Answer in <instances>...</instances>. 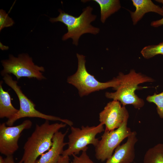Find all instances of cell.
<instances>
[{
    "label": "cell",
    "instance_id": "cell-5",
    "mask_svg": "<svg viewBox=\"0 0 163 163\" xmlns=\"http://www.w3.org/2000/svg\"><path fill=\"white\" fill-rule=\"evenodd\" d=\"M3 79L5 83L15 92L18 98L20 104V109L18 111L13 117L8 119L5 123L7 126H12L17 120L26 117H37L46 120L59 121L66 124L70 127L73 125V122L69 120L46 115L37 110L35 108V104L24 94L21 87L18 85V82L13 80L9 74H6L3 76Z\"/></svg>",
    "mask_w": 163,
    "mask_h": 163
},
{
    "label": "cell",
    "instance_id": "cell-21",
    "mask_svg": "<svg viewBox=\"0 0 163 163\" xmlns=\"http://www.w3.org/2000/svg\"><path fill=\"white\" fill-rule=\"evenodd\" d=\"M163 8V6L162 7ZM163 25V17L161 19L152 21L151 25L155 27H158Z\"/></svg>",
    "mask_w": 163,
    "mask_h": 163
},
{
    "label": "cell",
    "instance_id": "cell-15",
    "mask_svg": "<svg viewBox=\"0 0 163 163\" xmlns=\"http://www.w3.org/2000/svg\"><path fill=\"white\" fill-rule=\"evenodd\" d=\"M99 5L101 9L100 20L103 23L111 15L117 11L121 8L119 0H94Z\"/></svg>",
    "mask_w": 163,
    "mask_h": 163
},
{
    "label": "cell",
    "instance_id": "cell-14",
    "mask_svg": "<svg viewBox=\"0 0 163 163\" xmlns=\"http://www.w3.org/2000/svg\"><path fill=\"white\" fill-rule=\"evenodd\" d=\"M2 82L0 83V118L9 119L18 111L11 103V96L8 91H5L2 87Z\"/></svg>",
    "mask_w": 163,
    "mask_h": 163
},
{
    "label": "cell",
    "instance_id": "cell-3",
    "mask_svg": "<svg viewBox=\"0 0 163 163\" xmlns=\"http://www.w3.org/2000/svg\"><path fill=\"white\" fill-rule=\"evenodd\" d=\"M93 10L92 7L88 6L83 9L82 12L79 16L75 17L59 9L58 16L50 18L49 20L52 23L59 21L64 24L66 27L68 31L63 36L62 40L65 41L71 38L73 44L77 46L80 37L83 34L90 33L95 35L100 31L99 28L91 24L97 18L96 15L92 14Z\"/></svg>",
    "mask_w": 163,
    "mask_h": 163
},
{
    "label": "cell",
    "instance_id": "cell-19",
    "mask_svg": "<svg viewBox=\"0 0 163 163\" xmlns=\"http://www.w3.org/2000/svg\"><path fill=\"white\" fill-rule=\"evenodd\" d=\"M14 22L10 18L5 11L3 9L0 10V30L3 28L13 25Z\"/></svg>",
    "mask_w": 163,
    "mask_h": 163
},
{
    "label": "cell",
    "instance_id": "cell-10",
    "mask_svg": "<svg viewBox=\"0 0 163 163\" xmlns=\"http://www.w3.org/2000/svg\"><path fill=\"white\" fill-rule=\"evenodd\" d=\"M118 101L108 103L99 114L100 123L105 125V131H110L119 128L129 117L125 106H121Z\"/></svg>",
    "mask_w": 163,
    "mask_h": 163
},
{
    "label": "cell",
    "instance_id": "cell-9",
    "mask_svg": "<svg viewBox=\"0 0 163 163\" xmlns=\"http://www.w3.org/2000/svg\"><path fill=\"white\" fill-rule=\"evenodd\" d=\"M32 123L29 120L15 126H7L3 123L0 125V152L6 156L13 155L19 148L18 141L22 132L30 128Z\"/></svg>",
    "mask_w": 163,
    "mask_h": 163
},
{
    "label": "cell",
    "instance_id": "cell-22",
    "mask_svg": "<svg viewBox=\"0 0 163 163\" xmlns=\"http://www.w3.org/2000/svg\"><path fill=\"white\" fill-rule=\"evenodd\" d=\"M57 163H70L69 156L61 155Z\"/></svg>",
    "mask_w": 163,
    "mask_h": 163
},
{
    "label": "cell",
    "instance_id": "cell-20",
    "mask_svg": "<svg viewBox=\"0 0 163 163\" xmlns=\"http://www.w3.org/2000/svg\"><path fill=\"white\" fill-rule=\"evenodd\" d=\"M72 155L73 158L72 163H95L90 159L87 154V151L82 152L79 156L74 154Z\"/></svg>",
    "mask_w": 163,
    "mask_h": 163
},
{
    "label": "cell",
    "instance_id": "cell-4",
    "mask_svg": "<svg viewBox=\"0 0 163 163\" xmlns=\"http://www.w3.org/2000/svg\"><path fill=\"white\" fill-rule=\"evenodd\" d=\"M76 56L78 61L77 70L75 74L68 77L67 81L76 88L80 97L110 87L113 89L119 85L120 80L117 77L105 82L97 80L87 71L85 56L78 53L76 54Z\"/></svg>",
    "mask_w": 163,
    "mask_h": 163
},
{
    "label": "cell",
    "instance_id": "cell-6",
    "mask_svg": "<svg viewBox=\"0 0 163 163\" xmlns=\"http://www.w3.org/2000/svg\"><path fill=\"white\" fill-rule=\"evenodd\" d=\"M3 69L1 74H12L18 80L23 77L34 78L39 80L46 79L43 75L45 69L42 66L35 65L32 58L27 53H22L15 57L10 55L8 59L1 61Z\"/></svg>",
    "mask_w": 163,
    "mask_h": 163
},
{
    "label": "cell",
    "instance_id": "cell-8",
    "mask_svg": "<svg viewBox=\"0 0 163 163\" xmlns=\"http://www.w3.org/2000/svg\"><path fill=\"white\" fill-rule=\"evenodd\" d=\"M128 119L114 130H104L101 139L95 147V156L97 160L104 161L109 158L121 142L132 133L130 129L127 126Z\"/></svg>",
    "mask_w": 163,
    "mask_h": 163
},
{
    "label": "cell",
    "instance_id": "cell-12",
    "mask_svg": "<svg viewBox=\"0 0 163 163\" xmlns=\"http://www.w3.org/2000/svg\"><path fill=\"white\" fill-rule=\"evenodd\" d=\"M67 132V130L64 133L59 131L56 132L53 136L50 148L42 155L35 163H57L64 151V147L67 145V142L64 141Z\"/></svg>",
    "mask_w": 163,
    "mask_h": 163
},
{
    "label": "cell",
    "instance_id": "cell-18",
    "mask_svg": "<svg viewBox=\"0 0 163 163\" xmlns=\"http://www.w3.org/2000/svg\"><path fill=\"white\" fill-rule=\"evenodd\" d=\"M146 100L148 102L156 104L158 115L161 118H163V91L158 94L155 93L153 95H149Z\"/></svg>",
    "mask_w": 163,
    "mask_h": 163
},
{
    "label": "cell",
    "instance_id": "cell-7",
    "mask_svg": "<svg viewBox=\"0 0 163 163\" xmlns=\"http://www.w3.org/2000/svg\"><path fill=\"white\" fill-rule=\"evenodd\" d=\"M104 125L100 123L96 126H82L81 128L71 126V133L68 136V148L62 155H76L81 151H87V146L90 144L95 147L99 141L96 136L104 130Z\"/></svg>",
    "mask_w": 163,
    "mask_h": 163
},
{
    "label": "cell",
    "instance_id": "cell-13",
    "mask_svg": "<svg viewBox=\"0 0 163 163\" xmlns=\"http://www.w3.org/2000/svg\"><path fill=\"white\" fill-rule=\"evenodd\" d=\"M136 8L134 12L131 11V17L134 25L141 20L144 15L149 12H154L163 16V8L154 4L151 0H132Z\"/></svg>",
    "mask_w": 163,
    "mask_h": 163
},
{
    "label": "cell",
    "instance_id": "cell-23",
    "mask_svg": "<svg viewBox=\"0 0 163 163\" xmlns=\"http://www.w3.org/2000/svg\"><path fill=\"white\" fill-rule=\"evenodd\" d=\"M5 158V163H22L20 161L19 162L16 163L14 161L13 155H10L6 156Z\"/></svg>",
    "mask_w": 163,
    "mask_h": 163
},
{
    "label": "cell",
    "instance_id": "cell-17",
    "mask_svg": "<svg viewBox=\"0 0 163 163\" xmlns=\"http://www.w3.org/2000/svg\"><path fill=\"white\" fill-rule=\"evenodd\" d=\"M144 58L149 59L156 55H163V41L157 45H152L144 47L141 51Z\"/></svg>",
    "mask_w": 163,
    "mask_h": 163
},
{
    "label": "cell",
    "instance_id": "cell-25",
    "mask_svg": "<svg viewBox=\"0 0 163 163\" xmlns=\"http://www.w3.org/2000/svg\"><path fill=\"white\" fill-rule=\"evenodd\" d=\"M155 1L161 3L163 5V0H155Z\"/></svg>",
    "mask_w": 163,
    "mask_h": 163
},
{
    "label": "cell",
    "instance_id": "cell-26",
    "mask_svg": "<svg viewBox=\"0 0 163 163\" xmlns=\"http://www.w3.org/2000/svg\"></svg>",
    "mask_w": 163,
    "mask_h": 163
},
{
    "label": "cell",
    "instance_id": "cell-16",
    "mask_svg": "<svg viewBox=\"0 0 163 163\" xmlns=\"http://www.w3.org/2000/svg\"><path fill=\"white\" fill-rule=\"evenodd\" d=\"M143 163H163V144L159 143L145 153Z\"/></svg>",
    "mask_w": 163,
    "mask_h": 163
},
{
    "label": "cell",
    "instance_id": "cell-2",
    "mask_svg": "<svg viewBox=\"0 0 163 163\" xmlns=\"http://www.w3.org/2000/svg\"><path fill=\"white\" fill-rule=\"evenodd\" d=\"M117 77L120 80L119 85L113 89L116 91L106 92L105 96L107 98L119 101L122 106L133 105L135 108L139 109L145 104L144 100L136 94V90L139 89V85L147 82H152L154 80L150 77L141 73H137L133 69L124 74L120 72Z\"/></svg>",
    "mask_w": 163,
    "mask_h": 163
},
{
    "label": "cell",
    "instance_id": "cell-11",
    "mask_svg": "<svg viewBox=\"0 0 163 163\" xmlns=\"http://www.w3.org/2000/svg\"><path fill=\"white\" fill-rule=\"evenodd\" d=\"M136 131L127 137L126 142L119 145L105 163H131L135 158V145L138 139Z\"/></svg>",
    "mask_w": 163,
    "mask_h": 163
},
{
    "label": "cell",
    "instance_id": "cell-24",
    "mask_svg": "<svg viewBox=\"0 0 163 163\" xmlns=\"http://www.w3.org/2000/svg\"><path fill=\"white\" fill-rule=\"evenodd\" d=\"M5 158H3L2 157L0 156V163H5Z\"/></svg>",
    "mask_w": 163,
    "mask_h": 163
},
{
    "label": "cell",
    "instance_id": "cell-1",
    "mask_svg": "<svg viewBox=\"0 0 163 163\" xmlns=\"http://www.w3.org/2000/svg\"><path fill=\"white\" fill-rule=\"evenodd\" d=\"M67 125L62 122L50 124L48 120L41 125L37 124L24 145V152L20 161L22 163H35L39 156L50 148L54 134Z\"/></svg>",
    "mask_w": 163,
    "mask_h": 163
}]
</instances>
